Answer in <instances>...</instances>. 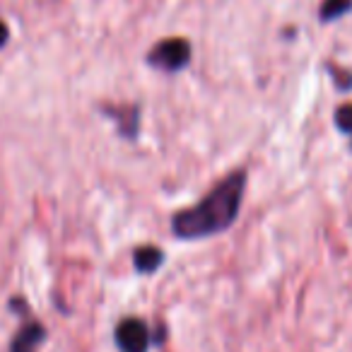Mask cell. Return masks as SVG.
Wrapping results in <instances>:
<instances>
[{"label": "cell", "instance_id": "obj_1", "mask_svg": "<svg viewBox=\"0 0 352 352\" xmlns=\"http://www.w3.org/2000/svg\"><path fill=\"white\" fill-rule=\"evenodd\" d=\"M244 171H232L196 208H188L171 220L174 234L182 239H203V236L225 232L236 220L241 198H244Z\"/></svg>", "mask_w": 352, "mask_h": 352}, {"label": "cell", "instance_id": "obj_2", "mask_svg": "<svg viewBox=\"0 0 352 352\" xmlns=\"http://www.w3.org/2000/svg\"><path fill=\"white\" fill-rule=\"evenodd\" d=\"M147 60L152 65H157V68L176 73V70H182L191 60V44L184 39H166L150 51Z\"/></svg>", "mask_w": 352, "mask_h": 352}, {"label": "cell", "instance_id": "obj_3", "mask_svg": "<svg viewBox=\"0 0 352 352\" xmlns=\"http://www.w3.org/2000/svg\"><path fill=\"white\" fill-rule=\"evenodd\" d=\"M116 342L121 352H147L150 345V331L138 318H126L116 328Z\"/></svg>", "mask_w": 352, "mask_h": 352}, {"label": "cell", "instance_id": "obj_4", "mask_svg": "<svg viewBox=\"0 0 352 352\" xmlns=\"http://www.w3.org/2000/svg\"><path fill=\"white\" fill-rule=\"evenodd\" d=\"M41 340H44V326L30 323V326H25L20 333H17V338L12 340L10 352H36V347H39Z\"/></svg>", "mask_w": 352, "mask_h": 352}, {"label": "cell", "instance_id": "obj_5", "mask_svg": "<svg viewBox=\"0 0 352 352\" xmlns=\"http://www.w3.org/2000/svg\"><path fill=\"white\" fill-rule=\"evenodd\" d=\"M162 251L157 249V246H140V249L135 251V256H133V263H135V268L140 270V273H152V270L160 268L162 263Z\"/></svg>", "mask_w": 352, "mask_h": 352}, {"label": "cell", "instance_id": "obj_6", "mask_svg": "<svg viewBox=\"0 0 352 352\" xmlns=\"http://www.w3.org/2000/svg\"><path fill=\"white\" fill-rule=\"evenodd\" d=\"M347 10H352V0H323V6H321V20L323 22L338 20V17L345 15Z\"/></svg>", "mask_w": 352, "mask_h": 352}, {"label": "cell", "instance_id": "obj_7", "mask_svg": "<svg viewBox=\"0 0 352 352\" xmlns=\"http://www.w3.org/2000/svg\"><path fill=\"white\" fill-rule=\"evenodd\" d=\"M336 123L342 133H352V104H342L336 113Z\"/></svg>", "mask_w": 352, "mask_h": 352}, {"label": "cell", "instance_id": "obj_8", "mask_svg": "<svg viewBox=\"0 0 352 352\" xmlns=\"http://www.w3.org/2000/svg\"><path fill=\"white\" fill-rule=\"evenodd\" d=\"M6 41H8V27L0 22V46L6 44Z\"/></svg>", "mask_w": 352, "mask_h": 352}]
</instances>
